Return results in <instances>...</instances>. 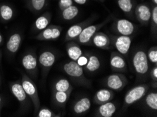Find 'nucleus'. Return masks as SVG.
Listing matches in <instances>:
<instances>
[{
    "instance_id": "1",
    "label": "nucleus",
    "mask_w": 157,
    "mask_h": 117,
    "mask_svg": "<svg viewBox=\"0 0 157 117\" xmlns=\"http://www.w3.org/2000/svg\"><path fill=\"white\" fill-rule=\"evenodd\" d=\"M20 72L21 75V85H22L25 93L27 94L33 102L35 113H37L40 108V100L36 85L32 79L26 75L25 72L24 71H20Z\"/></svg>"
},
{
    "instance_id": "38",
    "label": "nucleus",
    "mask_w": 157,
    "mask_h": 117,
    "mask_svg": "<svg viewBox=\"0 0 157 117\" xmlns=\"http://www.w3.org/2000/svg\"><path fill=\"white\" fill-rule=\"evenodd\" d=\"M2 106H3V100H2V97L1 95H0V116H1V114H2Z\"/></svg>"
},
{
    "instance_id": "41",
    "label": "nucleus",
    "mask_w": 157,
    "mask_h": 117,
    "mask_svg": "<svg viewBox=\"0 0 157 117\" xmlns=\"http://www.w3.org/2000/svg\"><path fill=\"white\" fill-rule=\"evenodd\" d=\"M0 85H1V76H0Z\"/></svg>"
},
{
    "instance_id": "27",
    "label": "nucleus",
    "mask_w": 157,
    "mask_h": 117,
    "mask_svg": "<svg viewBox=\"0 0 157 117\" xmlns=\"http://www.w3.org/2000/svg\"><path fill=\"white\" fill-rule=\"evenodd\" d=\"M78 13H79V10H78V7L72 5L63 9L61 13V16L63 20H71L78 16Z\"/></svg>"
},
{
    "instance_id": "33",
    "label": "nucleus",
    "mask_w": 157,
    "mask_h": 117,
    "mask_svg": "<svg viewBox=\"0 0 157 117\" xmlns=\"http://www.w3.org/2000/svg\"><path fill=\"white\" fill-rule=\"evenodd\" d=\"M147 58L148 60L151 62V63L154 64H157V47L156 46L151 47L149 49L148 53H147Z\"/></svg>"
},
{
    "instance_id": "10",
    "label": "nucleus",
    "mask_w": 157,
    "mask_h": 117,
    "mask_svg": "<svg viewBox=\"0 0 157 117\" xmlns=\"http://www.w3.org/2000/svg\"><path fill=\"white\" fill-rule=\"evenodd\" d=\"M128 81L126 76L121 72L114 73L106 78V85L109 89L118 91L123 89L128 84Z\"/></svg>"
},
{
    "instance_id": "35",
    "label": "nucleus",
    "mask_w": 157,
    "mask_h": 117,
    "mask_svg": "<svg viewBox=\"0 0 157 117\" xmlns=\"http://www.w3.org/2000/svg\"><path fill=\"white\" fill-rule=\"evenodd\" d=\"M77 63L81 67H84L87 62V56H83V54L77 60Z\"/></svg>"
},
{
    "instance_id": "7",
    "label": "nucleus",
    "mask_w": 157,
    "mask_h": 117,
    "mask_svg": "<svg viewBox=\"0 0 157 117\" xmlns=\"http://www.w3.org/2000/svg\"><path fill=\"white\" fill-rule=\"evenodd\" d=\"M149 90V86L147 84H140L133 87L126 93L124 97V107H128L135 102L142 99Z\"/></svg>"
},
{
    "instance_id": "26",
    "label": "nucleus",
    "mask_w": 157,
    "mask_h": 117,
    "mask_svg": "<svg viewBox=\"0 0 157 117\" xmlns=\"http://www.w3.org/2000/svg\"><path fill=\"white\" fill-rule=\"evenodd\" d=\"M73 86L71 84L69 81L66 79H61L56 82L54 86V90L55 91H61L66 92L73 90Z\"/></svg>"
},
{
    "instance_id": "4",
    "label": "nucleus",
    "mask_w": 157,
    "mask_h": 117,
    "mask_svg": "<svg viewBox=\"0 0 157 117\" xmlns=\"http://www.w3.org/2000/svg\"><path fill=\"white\" fill-rule=\"evenodd\" d=\"M56 60V54L49 50L42 52L37 58L38 65L40 66V70H41V75L43 82L47 79L49 71L55 63Z\"/></svg>"
},
{
    "instance_id": "36",
    "label": "nucleus",
    "mask_w": 157,
    "mask_h": 117,
    "mask_svg": "<svg viewBox=\"0 0 157 117\" xmlns=\"http://www.w3.org/2000/svg\"><path fill=\"white\" fill-rule=\"evenodd\" d=\"M150 76H151V79L153 80L154 82H156V81H157V66H156V64H155L154 68L151 69V70L150 71Z\"/></svg>"
},
{
    "instance_id": "5",
    "label": "nucleus",
    "mask_w": 157,
    "mask_h": 117,
    "mask_svg": "<svg viewBox=\"0 0 157 117\" xmlns=\"http://www.w3.org/2000/svg\"><path fill=\"white\" fill-rule=\"evenodd\" d=\"M111 20V16L106 18L103 22L95 24V25H90L85 27L80 35L77 37V41L80 44L89 45L92 43V39L93 36L96 34L99 30L104 27L106 24L108 23Z\"/></svg>"
},
{
    "instance_id": "30",
    "label": "nucleus",
    "mask_w": 157,
    "mask_h": 117,
    "mask_svg": "<svg viewBox=\"0 0 157 117\" xmlns=\"http://www.w3.org/2000/svg\"><path fill=\"white\" fill-rule=\"evenodd\" d=\"M145 104L149 109H157V93L156 92H151L145 97Z\"/></svg>"
},
{
    "instance_id": "40",
    "label": "nucleus",
    "mask_w": 157,
    "mask_h": 117,
    "mask_svg": "<svg viewBox=\"0 0 157 117\" xmlns=\"http://www.w3.org/2000/svg\"><path fill=\"white\" fill-rule=\"evenodd\" d=\"M152 2H153V3L154 4V5H156L157 4V0H151Z\"/></svg>"
},
{
    "instance_id": "15",
    "label": "nucleus",
    "mask_w": 157,
    "mask_h": 117,
    "mask_svg": "<svg viewBox=\"0 0 157 117\" xmlns=\"http://www.w3.org/2000/svg\"><path fill=\"white\" fill-rule=\"evenodd\" d=\"M92 44L100 49L108 50L111 49L112 45L110 37L105 33L97 32L92 39Z\"/></svg>"
},
{
    "instance_id": "11",
    "label": "nucleus",
    "mask_w": 157,
    "mask_h": 117,
    "mask_svg": "<svg viewBox=\"0 0 157 117\" xmlns=\"http://www.w3.org/2000/svg\"><path fill=\"white\" fill-rule=\"evenodd\" d=\"M62 28L59 25H49L35 36V39L40 41H50L59 39L61 36Z\"/></svg>"
},
{
    "instance_id": "8",
    "label": "nucleus",
    "mask_w": 157,
    "mask_h": 117,
    "mask_svg": "<svg viewBox=\"0 0 157 117\" xmlns=\"http://www.w3.org/2000/svg\"><path fill=\"white\" fill-rule=\"evenodd\" d=\"M9 88H10L11 92L14 95L16 100H18L21 109H24L28 108L30 106V100L29 97L28 96L27 94L25 93L24 89L21 85V82L17 81V82H11L9 84Z\"/></svg>"
},
{
    "instance_id": "31",
    "label": "nucleus",
    "mask_w": 157,
    "mask_h": 117,
    "mask_svg": "<svg viewBox=\"0 0 157 117\" xmlns=\"http://www.w3.org/2000/svg\"><path fill=\"white\" fill-rule=\"evenodd\" d=\"M37 117H59L60 115L58 114L54 113L53 111H52L50 109L47 107H42L40 108L39 110L37 112Z\"/></svg>"
},
{
    "instance_id": "20",
    "label": "nucleus",
    "mask_w": 157,
    "mask_h": 117,
    "mask_svg": "<svg viewBox=\"0 0 157 117\" xmlns=\"http://www.w3.org/2000/svg\"><path fill=\"white\" fill-rule=\"evenodd\" d=\"M52 15L49 12L44 13L42 16H40V17H38L34 23V25H33V32L39 33L42 30L45 29L49 25V23H50Z\"/></svg>"
},
{
    "instance_id": "16",
    "label": "nucleus",
    "mask_w": 157,
    "mask_h": 117,
    "mask_svg": "<svg viewBox=\"0 0 157 117\" xmlns=\"http://www.w3.org/2000/svg\"><path fill=\"white\" fill-rule=\"evenodd\" d=\"M135 13L137 20L142 25H147L150 22L151 9L146 4L137 5L135 9Z\"/></svg>"
},
{
    "instance_id": "25",
    "label": "nucleus",
    "mask_w": 157,
    "mask_h": 117,
    "mask_svg": "<svg viewBox=\"0 0 157 117\" xmlns=\"http://www.w3.org/2000/svg\"><path fill=\"white\" fill-rule=\"evenodd\" d=\"M14 15L13 9L6 4H0V20L2 22H8Z\"/></svg>"
},
{
    "instance_id": "32",
    "label": "nucleus",
    "mask_w": 157,
    "mask_h": 117,
    "mask_svg": "<svg viewBox=\"0 0 157 117\" xmlns=\"http://www.w3.org/2000/svg\"><path fill=\"white\" fill-rule=\"evenodd\" d=\"M151 31L152 33H156L157 29V6H154L151 9Z\"/></svg>"
},
{
    "instance_id": "9",
    "label": "nucleus",
    "mask_w": 157,
    "mask_h": 117,
    "mask_svg": "<svg viewBox=\"0 0 157 117\" xmlns=\"http://www.w3.org/2000/svg\"><path fill=\"white\" fill-rule=\"evenodd\" d=\"M110 37L111 45L121 55H127L132 44V38L130 36L111 35Z\"/></svg>"
},
{
    "instance_id": "24",
    "label": "nucleus",
    "mask_w": 157,
    "mask_h": 117,
    "mask_svg": "<svg viewBox=\"0 0 157 117\" xmlns=\"http://www.w3.org/2000/svg\"><path fill=\"white\" fill-rule=\"evenodd\" d=\"M66 52L68 57L73 61H77V60L82 55V51L80 46L73 42H71L67 44Z\"/></svg>"
},
{
    "instance_id": "29",
    "label": "nucleus",
    "mask_w": 157,
    "mask_h": 117,
    "mask_svg": "<svg viewBox=\"0 0 157 117\" xmlns=\"http://www.w3.org/2000/svg\"><path fill=\"white\" fill-rule=\"evenodd\" d=\"M47 0H28V5L33 12L42 11L46 6Z\"/></svg>"
},
{
    "instance_id": "3",
    "label": "nucleus",
    "mask_w": 157,
    "mask_h": 117,
    "mask_svg": "<svg viewBox=\"0 0 157 117\" xmlns=\"http://www.w3.org/2000/svg\"><path fill=\"white\" fill-rule=\"evenodd\" d=\"M132 63L135 72L139 77H144L148 73L149 60L144 51L138 50L133 54Z\"/></svg>"
},
{
    "instance_id": "39",
    "label": "nucleus",
    "mask_w": 157,
    "mask_h": 117,
    "mask_svg": "<svg viewBox=\"0 0 157 117\" xmlns=\"http://www.w3.org/2000/svg\"><path fill=\"white\" fill-rule=\"evenodd\" d=\"M2 41H3V37H2V35L1 33H0V44L2 43Z\"/></svg>"
},
{
    "instance_id": "22",
    "label": "nucleus",
    "mask_w": 157,
    "mask_h": 117,
    "mask_svg": "<svg viewBox=\"0 0 157 117\" xmlns=\"http://www.w3.org/2000/svg\"><path fill=\"white\" fill-rule=\"evenodd\" d=\"M72 90L66 92L61 91H55L53 90V96H52V100L55 105L64 108L67 103L68 99L71 96Z\"/></svg>"
},
{
    "instance_id": "13",
    "label": "nucleus",
    "mask_w": 157,
    "mask_h": 117,
    "mask_svg": "<svg viewBox=\"0 0 157 117\" xmlns=\"http://www.w3.org/2000/svg\"><path fill=\"white\" fill-rule=\"evenodd\" d=\"M111 70L116 72H124L127 71L128 65L125 58L117 51H113L110 56Z\"/></svg>"
},
{
    "instance_id": "12",
    "label": "nucleus",
    "mask_w": 157,
    "mask_h": 117,
    "mask_svg": "<svg viewBox=\"0 0 157 117\" xmlns=\"http://www.w3.org/2000/svg\"><path fill=\"white\" fill-rule=\"evenodd\" d=\"M114 32L118 35L131 36L135 30V25L127 19H117L112 25Z\"/></svg>"
},
{
    "instance_id": "6",
    "label": "nucleus",
    "mask_w": 157,
    "mask_h": 117,
    "mask_svg": "<svg viewBox=\"0 0 157 117\" xmlns=\"http://www.w3.org/2000/svg\"><path fill=\"white\" fill-rule=\"evenodd\" d=\"M21 63L25 72L32 79H36L38 75V62L36 54L28 52L21 59Z\"/></svg>"
},
{
    "instance_id": "14",
    "label": "nucleus",
    "mask_w": 157,
    "mask_h": 117,
    "mask_svg": "<svg viewBox=\"0 0 157 117\" xmlns=\"http://www.w3.org/2000/svg\"><path fill=\"white\" fill-rule=\"evenodd\" d=\"M92 20H90V19L88 20L82 21L81 23L75 24L71 26V27L67 30L66 34L65 36V40L66 42L72 41L77 39V37L80 35V33L82 32V31L85 27H87V25H89V23L92 22Z\"/></svg>"
},
{
    "instance_id": "23",
    "label": "nucleus",
    "mask_w": 157,
    "mask_h": 117,
    "mask_svg": "<svg viewBox=\"0 0 157 117\" xmlns=\"http://www.w3.org/2000/svg\"><path fill=\"white\" fill-rule=\"evenodd\" d=\"M100 66L101 63L98 57L93 54L87 55V62L84 67L88 72H94L99 70Z\"/></svg>"
},
{
    "instance_id": "37",
    "label": "nucleus",
    "mask_w": 157,
    "mask_h": 117,
    "mask_svg": "<svg viewBox=\"0 0 157 117\" xmlns=\"http://www.w3.org/2000/svg\"><path fill=\"white\" fill-rule=\"evenodd\" d=\"M76 3L78 4H80V5H82V4H85L86 3L87 0H73Z\"/></svg>"
},
{
    "instance_id": "21",
    "label": "nucleus",
    "mask_w": 157,
    "mask_h": 117,
    "mask_svg": "<svg viewBox=\"0 0 157 117\" xmlns=\"http://www.w3.org/2000/svg\"><path fill=\"white\" fill-rule=\"evenodd\" d=\"M91 107V101L88 97H82L73 105V112L75 115H81L87 112Z\"/></svg>"
},
{
    "instance_id": "17",
    "label": "nucleus",
    "mask_w": 157,
    "mask_h": 117,
    "mask_svg": "<svg viewBox=\"0 0 157 117\" xmlns=\"http://www.w3.org/2000/svg\"><path fill=\"white\" fill-rule=\"evenodd\" d=\"M22 42V36L18 32L13 33L9 37L6 43V49L9 55H14L20 49Z\"/></svg>"
},
{
    "instance_id": "18",
    "label": "nucleus",
    "mask_w": 157,
    "mask_h": 117,
    "mask_svg": "<svg viewBox=\"0 0 157 117\" xmlns=\"http://www.w3.org/2000/svg\"><path fill=\"white\" fill-rule=\"evenodd\" d=\"M113 97L114 93L112 90L107 89V88H103L96 92L93 97V102L95 104L100 105V104L111 101Z\"/></svg>"
},
{
    "instance_id": "2",
    "label": "nucleus",
    "mask_w": 157,
    "mask_h": 117,
    "mask_svg": "<svg viewBox=\"0 0 157 117\" xmlns=\"http://www.w3.org/2000/svg\"><path fill=\"white\" fill-rule=\"evenodd\" d=\"M63 71L66 75L80 85H90V81L87 79L84 75L82 67L79 65L76 61L71 60L64 64Z\"/></svg>"
},
{
    "instance_id": "19",
    "label": "nucleus",
    "mask_w": 157,
    "mask_h": 117,
    "mask_svg": "<svg viewBox=\"0 0 157 117\" xmlns=\"http://www.w3.org/2000/svg\"><path fill=\"white\" fill-rule=\"evenodd\" d=\"M116 111V106L113 102H108L99 105L95 115L98 117H111Z\"/></svg>"
},
{
    "instance_id": "34",
    "label": "nucleus",
    "mask_w": 157,
    "mask_h": 117,
    "mask_svg": "<svg viewBox=\"0 0 157 117\" xmlns=\"http://www.w3.org/2000/svg\"><path fill=\"white\" fill-rule=\"evenodd\" d=\"M73 5V0H59V6L61 11Z\"/></svg>"
},
{
    "instance_id": "28",
    "label": "nucleus",
    "mask_w": 157,
    "mask_h": 117,
    "mask_svg": "<svg viewBox=\"0 0 157 117\" xmlns=\"http://www.w3.org/2000/svg\"><path fill=\"white\" fill-rule=\"evenodd\" d=\"M118 6L123 13L132 16L134 8L132 0H118Z\"/></svg>"
}]
</instances>
